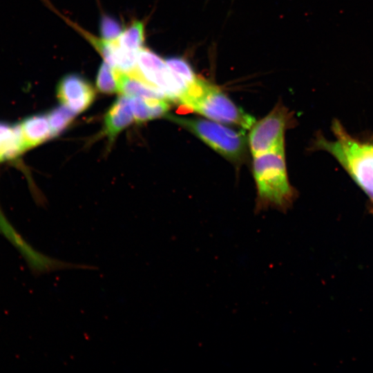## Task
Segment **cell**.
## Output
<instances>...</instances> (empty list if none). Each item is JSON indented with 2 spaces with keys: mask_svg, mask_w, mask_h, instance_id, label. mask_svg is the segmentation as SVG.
I'll use <instances>...</instances> for the list:
<instances>
[{
  "mask_svg": "<svg viewBox=\"0 0 373 373\" xmlns=\"http://www.w3.org/2000/svg\"><path fill=\"white\" fill-rule=\"evenodd\" d=\"M331 129L334 138L328 140L318 133L312 149L328 153L339 163L368 198L373 214V138L350 133L336 119Z\"/></svg>",
  "mask_w": 373,
  "mask_h": 373,
  "instance_id": "cell-1",
  "label": "cell"
},
{
  "mask_svg": "<svg viewBox=\"0 0 373 373\" xmlns=\"http://www.w3.org/2000/svg\"><path fill=\"white\" fill-rule=\"evenodd\" d=\"M252 168L260 203L280 210L289 208L296 191L288 180L285 146L253 156Z\"/></svg>",
  "mask_w": 373,
  "mask_h": 373,
  "instance_id": "cell-2",
  "label": "cell"
},
{
  "mask_svg": "<svg viewBox=\"0 0 373 373\" xmlns=\"http://www.w3.org/2000/svg\"><path fill=\"white\" fill-rule=\"evenodd\" d=\"M180 104L207 119L249 129L256 120L236 106L218 87L198 78Z\"/></svg>",
  "mask_w": 373,
  "mask_h": 373,
  "instance_id": "cell-3",
  "label": "cell"
},
{
  "mask_svg": "<svg viewBox=\"0 0 373 373\" xmlns=\"http://www.w3.org/2000/svg\"><path fill=\"white\" fill-rule=\"evenodd\" d=\"M168 118L190 131L227 160L240 162L245 157L248 142L243 132L209 119L174 115H169Z\"/></svg>",
  "mask_w": 373,
  "mask_h": 373,
  "instance_id": "cell-4",
  "label": "cell"
},
{
  "mask_svg": "<svg viewBox=\"0 0 373 373\" xmlns=\"http://www.w3.org/2000/svg\"><path fill=\"white\" fill-rule=\"evenodd\" d=\"M291 114L283 106H276L250 128L248 147L253 156L285 146V133L291 124Z\"/></svg>",
  "mask_w": 373,
  "mask_h": 373,
  "instance_id": "cell-5",
  "label": "cell"
},
{
  "mask_svg": "<svg viewBox=\"0 0 373 373\" xmlns=\"http://www.w3.org/2000/svg\"><path fill=\"white\" fill-rule=\"evenodd\" d=\"M0 231L10 241L23 257L35 276L62 269H95V267L74 264L46 256L35 249L19 236L0 214Z\"/></svg>",
  "mask_w": 373,
  "mask_h": 373,
  "instance_id": "cell-6",
  "label": "cell"
},
{
  "mask_svg": "<svg viewBox=\"0 0 373 373\" xmlns=\"http://www.w3.org/2000/svg\"><path fill=\"white\" fill-rule=\"evenodd\" d=\"M59 102L75 114L86 110L95 98L91 84L82 76L69 74L61 78L57 88Z\"/></svg>",
  "mask_w": 373,
  "mask_h": 373,
  "instance_id": "cell-7",
  "label": "cell"
},
{
  "mask_svg": "<svg viewBox=\"0 0 373 373\" xmlns=\"http://www.w3.org/2000/svg\"><path fill=\"white\" fill-rule=\"evenodd\" d=\"M133 120L130 97L123 95L113 104L105 115L104 133L112 142Z\"/></svg>",
  "mask_w": 373,
  "mask_h": 373,
  "instance_id": "cell-8",
  "label": "cell"
},
{
  "mask_svg": "<svg viewBox=\"0 0 373 373\" xmlns=\"http://www.w3.org/2000/svg\"><path fill=\"white\" fill-rule=\"evenodd\" d=\"M114 69L117 82V92L123 95L169 100L165 93L160 88L117 69Z\"/></svg>",
  "mask_w": 373,
  "mask_h": 373,
  "instance_id": "cell-9",
  "label": "cell"
},
{
  "mask_svg": "<svg viewBox=\"0 0 373 373\" xmlns=\"http://www.w3.org/2000/svg\"><path fill=\"white\" fill-rule=\"evenodd\" d=\"M25 149L37 146L52 137L47 115H35L26 118L19 125Z\"/></svg>",
  "mask_w": 373,
  "mask_h": 373,
  "instance_id": "cell-10",
  "label": "cell"
},
{
  "mask_svg": "<svg viewBox=\"0 0 373 373\" xmlns=\"http://www.w3.org/2000/svg\"><path fill=\"white\" fill-rule=\"evenodd\" d=\"M131 106L137 123L162 117L167 113L170 105L166 99H147L130 97Z\"/></svg>",
  "mask_w": 373,
  "mask_h": 373,
  "instance_id": "cell-11",
  "label": "cell"
},
{
  "mask_svg": "<svg viewBox=\"0 0 373 373\" xmlns=\"http://www.w3.org/2000/svg\"><path fill=\"white\" fill-rule=\"evenodd\" d=\"M122 49L137 52L142 48L144 41V26L142 21H134L115 39Z\"/></svg>",
  "mask_w": 373,
  "mask_h": 373,
  "instance_id": "cell-12",
  "label": "cell"
},
{
  "mask_svg": "<svg viewBox=\"0 0 373 373\" xmlns=\"http://www.w3.org/2000/svg\"><path fill=\"white\" fill-rule=\"evenodd\" d=\"M75 113L68 107L62 106L52 109L47 115L52 137L58 135L73 120Z\"/></svg>",
  "mask_w": 373,
  "mask_h": 373,
  "instance_id": "cell-13",
  "label": "cell"
},
{
  "mask_svg": "<svg viewBox=\"0 0 373 373\" xmlns=\"http://www.w3.org/2000/svg\"><path fill=\"white\" fill-rule=\"evenodd\" d=\"M96 86L97 89L104 93L112 94L117 92V82L115 69L106 61L99 68Z\"/></svg>",
  "mask_w": 373,
  "mask_h": 373,
  "instance_id": "cell-14",
  "label": "cell"
},
{
  "mask_svg": "<svg viewBox=\"0 0 373 373\" xmlns=\"http://www.w3.org/2000/svg\"><path fill=\"white\" fill-rule=\"evenodd\" d=\"M168 66L190 85L198 79L190 65L183 58L173 57L165 59Z\"/></svg>",
  "mask_w": 373,
  "mask_h": 373,
  "instance_id": "cell-15",
  "label": "cell"
},
{
  "mask_svg": "<svg viewBox=\"0 0 373 373\" xmlns=\"http://www.w3.org/2000/svg\"><path fill=\"white\" fill-rule=\"evenodd\" d=\"M100 32L104 39L113 41L122 33V28L119 22L108 15H104L99 24Z\"/></svg>",
  "mask_w": 373,
  "mask_h": 373,
  "instance_id": "cell-16",
  "label": "cell"
},
{
  "mask_svg": "<svg viewBox=\"0 0 373 373\" xmlns=\"http://www.w3.org/2000/svg\"><path fill=\"white\" fill-rule=\"evenodd\" d=\"M1 160H3V159H2V156H1V151H0V161H1Z\"/></svg>",
  "mask_w": 373,
  "mask_h": 373,
  "instance_id": "cell-17",
  "label": "cell"
}]
</instances>
